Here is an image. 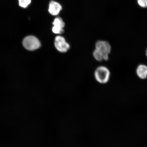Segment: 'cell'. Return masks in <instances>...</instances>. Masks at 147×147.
<instances>
[{"label": "cell", "mask_w": 147, "mask_h": 147, "mask_svg": "<svg viewBox=\"0 0 147 147\" xmlns=\"http://www.w3.org/2000/svg\"><path fill=\"white\" fill-rule=\"evenodd\" d=\"M94 76L95 80L99 84H106L110 80V72L109 69L105 66H100L95 70Z\"/></svg>", "instance_id": "obj_1"}, {"label": "cell", "mask_w": 147, "mask_h": 147, "mask_svg": "<svg viewBox=\"0 0 147 147\" xmlns=\"http://www.w3.org/2000/svg\"><path fill=\"white\" fill-rule=\"evenodd\" d=\"M24 47L27 50L33 51L39 49L41 47V42L39 40L34 36H28L24 39Z\"/></svg>", "instance_id": "obj_2"}, {"label": "cell", "mask_w": 147, "mask_h": 147, "mask_svg": "<svg viewBox=\"0 0 147 147\" xmlns=\"http://www.w3.org/2000/svg\"><path fill=\"white\" fill-rule=\"evenodd\" d=\"M95 49H98L104 55V60H109V55L111 51V47L107 41L99 40L95 44Z\"/></svg>", "instance_id": "obj_3"}, {"label": "cell", "mask_w": 147, "mask_h": 147, "mask_svg": "<svg viewBox=\"0 0 147 147\" xmlns=\"http://www.w3.org/2000/svg\"><path fill=\"white\" fill-rule=\"evenodd\" d=\"M55 45L57 50L61 53L67 52L70 48L69 44L66 41L65 38L59 36L55 38Z\"/></svg>", "instance_id": "obj_4"}, {"label": "cell", "mask_w": 147, "mask_h": 147, "mask_svg": "<svg viewBox=\"0 0 147 147\" xmlns=\"http://www.w3.org/2000/svg\"><path fill=\"white\" fill-rule=\"evenodd\" d=\"M53 24L54 26L53 27L52 31L55 34H61L63 32V28L65 24L61 18L59 17L55 18Z\"/></svg>", "instance_id": "obj_5"}, {"label": "cell", "mask_w": 147, "mask_h": 147, "mask_svg": "<svg viewBox=\"0 0 147 147\" xmlns=\"http://www.w3.org/2000/svg\"><path fill=\"white\" fill-rule=\"evenodd\" d=\"M61 9V5L56 2L51 1L49 3V11L52 15H57L59 13Z\"/></svg>", "instance_id": "obj_6"}, {"label": "cell", "mask_w": 147, "mask_h": 147, "mask_svg": "<svg viewBox=\"0 0 147 147\" xmlns=\"http://www.w3.org/2000/svg\"><path fill=\"white\" fill-rule=\"evenodd\" d=\"M137 76L141 80L147 78V66L140 64L138 66L136 70Z\"/></svg>", "instance_id": "obj_7"}, {"label": "cell", "mask_w": 147, "mask_h": 147, "mask_svg": "<svg viewBox=\"0 0 147 147\" xmlns=\"http://www.w3.org/2000/svg\"><path fill=\"white\" fill-rule=\"evenodd\" d=\"M93 55L94 58L97 61H102L104 60V55L100 51L95 49L93 52Z\"/></svg>", "instance_id": "obj_8"}, {"label": "cell", "mask_w": 147, "mask_h": 147, "mask_svg": "<svg viewBox=\"0 0 147 147\" xmlns=\"http://www.w3.org/2000/svg\"><path fill=\"white\" fill-rule=\"evenodd\" d=\"M31 0H18V3L20 7L23 8H26L30 5Z\"/></svg>", "instance_id": "obj_9"}, {"label": "cell", "mask_w": 147, "mask_h": 147, "mask_svg": "<svg viewBox=\"0 0 147 147\" xmlns=\"http://www.w3.org/2000/svg\"><path fill=\"white\" fill-rule=\"evenodd\" d=\"M137 2L141 8H147V0H137Z\"/></svg>", "instance_id": "obj_10"}, {"label": "cell", "mask_w": 147, "mask_h": 147, "mask_svg": "<svg viewBox=\"0 0 147 147\" xmlns=\"http://www.w3.org/2000/svg\"><path fill=\"white\" fill-rule=\"evenodd\" d=\"M146 56L147 57V48L146 49Z\"/></svg>", "instance_id": "obj_11"}]
</instances>
